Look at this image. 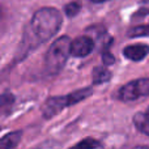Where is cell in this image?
Instances as JSON below:
<instances>
[{
    "label": "cell",
    "instance_id": "obj_1",
    "mask_svg": "<svg viewBox=\"0 0 149 149\" xmlns=\"http://www.w3.org/2000/svg\"><path fill=\"white\" fill-rule=\"evenodd\" d=\"M62 25L60 12L55 8H41L34 13L24 33L22 45L26 51L49 41L59 31Z\"/></svg>",
    "mask_w": 149,
    "mask_h": 149
},
{
    "label": "cell",
    "instance_id": "obj_2",
    "mask_svg": "<svg viewBox=\"0 0 149 149\" xmlns=\"http://www.w3.org/2000/svg\"><path fill=\"white\" fill-rule=\"evenodd\" d=\"M70 46L71 39L67 36L58 38L50 46L45 56V65L50 74H56L63 70L70 55Z\"/></svg>",
    "mask_w": 149,
    "mask_h": 149
},
{
    "label": "cell",
    "instance_id": "obj_3",
    "mask_svg": "<svg viewBox=\"0 0 149 149\" xmlns=\"http://www.w3.org/2000/svg\"><path fill=\"white\" fill-rule=\"evenodd\" d=\"M147 95H149V77L134 80L119 90V98L124 102H132Z\"/></svg>",
    "mask_w": 149,
    "mask_h": 149
},
{
    "label": "cell",
    "instance_id": "obj_4",
    "mask_svg": "<svg viewBox=\"0 0 149 149\" xmlns=\"http://www.w3.org/2000/svg\"><path fill=\"white\" fill-rule=\"evenodd\" d=\"M94 49V41L89 36H82L76 38L74 41H71L70 54L77 58H84L89 55Z\"/></svg>",
    "mask_w": 149,
    "mask_h": 149
},
{
    "label": "cell",
    "instance_id": "obj_5",
    "mask_svg": "<svg viewBox=\"0 0 149 149\" xmlns=\"http://www.w3.org/2000/svg\"><path fill=\"white\" fill-rule=\"evenodd\" d=\"M65 107H70L67 95H63V97H51L46 101V103L43 106V110H42L43 111V116L46 119H51L52 116L59 114Z\"/></svg>",
    "mask_w": 149,
    "mask_h": 149
},
{
    "label": "cell",
    "instance_id": "obj_6",
    "mask_svg": "<svg viewBox=\"0 0 149 149\" xmlns=\"http://www.w3.org/2000/svg\"><path fill=\"white\" fill-rule=\"evenodd\" d=\"M123 54L127 59L139 62L149 54V46H147V45H131V46H127L123 50Z\"/></svg>",
    "mask_w": 149,
    "mask_h": 149
},
{
    "label": "cell",
    "instance_id": "obj_7",
    "mask_svg": "<svg viewBox=\"0 0 149 149\" xmlns=\"http://www.w3.org/2000/svg\"><path fill=\"white\" fill-rule=\"evenodd\" d=\"M21 136H22V132L21 131H15V132H10V134L5 135V136L0 140V148L10 149V148L17 147L21 140Z\"/></svg>",
    "mask_w": 149,
    "mask_h": 149
},
{
    "label": "cell",
    "instance_id": "obj_8",
    "mask_svg": "<svg viewBox=\"0 0 149 149\" xmlns=\"http://www.w3.org/2000/svg\"><path fill=\"white\" fill-rule=\"evenodd\" d=\"M134 123L140 132H143L144 135L149 136V109L145 113L136 114L134 118Z\"/></svg>",
    "mask_w": 149,
    "mask_h": 149
},
{
    "label": "cell",
    "instance_id": "obj_9",
    "mask_svg": "<svg viewBox=\"0 0 149 149\" xmlns=\"http://www.w3.org/2000/svg\"><path fill=\"white\" fill-rule=\"evenodd\" d=\"M111 79V73L106 70V67L98 65L93 71V82L94 84H103Z\"/></svg>",
    "mask_w": 149,
    "mask_h": 149
},
{
    "label": "cell",
    "instance_id": "obj_10",
    "mask_svg": "<svg viewBox=\"0 0 149 149\" xmlns=\"http://www.w3.org/2000/svg\"><path fill=\"white\" fill-rule=\"evenodd\" d=\"M15 103V97L10 93H4L0 95V111L1 114H8L12 110V106Z\"/></svg>",
    "mask_w": 149,
    "mask_h": 149
},
{
    "label": "cell",
    "instance_id": "obj_11",
    "mask_svg": "<svg viewBox=\"0 0 149 149\" xmlns=\"http://www.w3.org/2000/svg\"><path fill=\"white\" fill-rule=\"evenodd\" d=\"M74 147L82 149H90V148H102V144L94 139H85L82 141H80L79 144H76Z\"/></svg>",
    "mask_w": 149,
    "mask_h": 149
},
{
    "label": "cell",
    "instance_id": "obj_12",
    "mask_svg": "<svg viewBox=\"0 0 149 149\" xmlns=\"http://www.w3.org/2000/svg\"><path fill=\"white\" fill-rule=\"evenodd\" d=\"M130 37H147L149 36V25H143V26H136V28L131 29L128 31Z\"/></svg>",
    "mask_w": 149,
    "mask_h": 149
},
{
    "label": "cell",
    "instance_id": "obj_13",
    "mask_svg": "<svg viewBox=\"0 0 149 149\" xmlns=\"http://www.w3.org/2000/svg\"><path fill=\"white\" fill-rule=\"evenodd\" d=\"M81 9V4L77 1H73V3H70L68 5L64 7V10H65V15L68 17H74V16L79 13V10Z\"/></svg>",
    "mask_w": 149,
    "mask_h": 149
},
{
    "label": "cell",
    "instance_id": "obj_14",
    "mask_svg": "<svg viewBox=\"0 0 149 149\" xmlns=\"http://www.w3.org/2000/svg\"><path fill=\"white\" fill-rule=\"evenodd\" d=\"M102 62L105 65H111V64H114V62H115V58H114V55L111 54V52L105 51L102 55Z\"/></svg>",
    "mask_w": 149,
    "mask_h": 149
},
{
    "label": "cell",
    "instance_id": "obj_15",
    "mask_svg": "<svg viewBox=\"0 0 149 149\" xmlns=\"http://www.w3.org/2000/svg\"><path fill=\"white\" fill-rule=\"evenodd\" d=\"M93 3H95V4H100V3H105V1H107V0H92Z\"/></svg>",
    "mask_w": 149,
    "mask_h": 149
},
{
    "label": "cell",
    "instance_id": "obj_16",
    "mask_svg": "<svg viewBox=\"0 0 149 149\" xmlns=\"http://www.w3.org/2000/svg\"><path fill=\"white\" fill-rule=\"evenodd\" d=\"M0 17H1V9H0Z\"/></svg>",
    "mask_w": 149,
    "mask_h": 149
}]
</instances>
